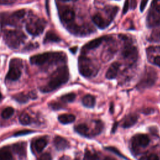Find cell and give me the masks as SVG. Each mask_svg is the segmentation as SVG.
Here are the masks:
<instances>
[{"mask_svg": "<svg viewBox=\"0 0 160 160\" xmlns=\"http://www.w3.org/2000/svg\"><path fill=\"white\" fill-rule=\"evenodd\" d=\"M69 79V70L67 66H64L56 69L51 75L48 84L41 88V91L48 92L55 90Z\"/></svg>", "mask_w": 160, "mask_h": 160, "instance_id": "obj_1", "label": "cell"}, {"mask_svg": "<svg viewBox=\"0 0 160 160\" xmlns=\"http://www.w3.org/2000/svg\"><path fill=\"white\" fill-rule=\"evenodd\" d=\"M66 59V54L62 52H44L32 56L30 62L33 64L42 65L46 62L57 63L64 62Z\"/></svg>", "mask_w": 160, "mask_h": 160, "instance_id": "obj_2", "label": "cell"}, {"mask_svg": "<svg viewBox=\"0 0 160 160\" xmlns=\"http://www.w3.org/2000/svg\"><path fill=\"white\" fill-rule=\"evenodd\" d=\"M26 36L21 31H8L4 33V39L11 48H17L24 41Z\"/></svg>", "mask_w": 160, "mask_h": 160, "instance_id": "obj_3", "label": "cell"}, {"mask_svg": "<svg viewBox=\"0 0 160 160\" xmlns=\"http://www.w3.org/2000/svg\"><path fill=\"white\" fill-rule=\"evenodd\" d=\"M78 68L80 74L86 78L92 76L96 71L90 59L84 56H81L79 58Z\"/></svg>", "mask_w": 160, "mask_h": 160, "instance_id": "obj_4", "label": "cell"}, {"mask_svg": "<svg viewBox=\"0 0 160 160\" xmlns=\"http://www.w3.org/2000/svg\"><path fill=\"white\" fill-rule=\"evenodd\" d=\"M20 67H22V61L19 59H12L9 62V69L7 73L6 79L16 81L21 76Z\"/></svg>", "mask_w": 160, "mask_h": 160, "instance_id": "obj_5", "label": "cell"}, {"mask_svg": "<svg viewBox=\"0 0 160 160\" xmlns=\"http://www.w3.org/2000/svg\"><path fill=\"white\" fill-rule=\"evenodd\" d=\"M157 79V74L153 69L146 71L143 78L141 79L137 87L139 89H145L149 88L155 83Z\"/></svg>", "mask_w": 160, "mask_h": 160, "instance_id": "obj_6", "label": "cell"}, {"mask_svg": "<svg viewBox=\"0 0 160 160\" xmlns=\"http://www.w3.org/2000/svg\"><path fill=\"white\" fill-rule=\"evenodd\" d=\"M45 22L42 19L32 20L26 24L27 31L33 36H38L41 34L44 29Z\"/></svg>", "mask_w": 160, "mask_h": 160, "instance_id": "obj_7", "label": "cell"}, {"mask_svg": "<svg viewBox=\"0 0 160 160\" xmlns=\"http://www.w3.org/2000/svg\"><path fill=\"white\" fill-rule=\"evenodd\" d=\"M138 54L137 48L129 44L125 45L122 52L123 58L130 61H135L138 58Z\"/></svg>", "mask_w": 160, "mask_h": 160, "instance_id": "obj_8", "label": "cell"}, {"mask_svg": "<svg viewBox=\"0 0 160 160\" xmlns=\"http://www.w3.org/2000/svg\"><path fill=\"white\" fill-rule=\"evenodd\" d=\"M149 143V138L146 134H136L132 138V146L134 149L139 147L145 148Z\"/></svg>", "mask_w": 160, "mask_h": 160, "instance_id": "obj_9", "label": "cell"}, {"mask_svg": "<svg viewBox=\"0 0 160 160\" xmlns=\"http://www.w3.org/2000/svg\"><path fill=\"white\" fill-rule=\"evenodd\" d=\"M61 19L66 22H71L75 17L74 11L69 8H64L60 13Z\"/></svg>", "mask_w": 160, "mask_h": 160, "instance_id": "obj_10", "label": "cell"}, {"mask_svg": "<svg viewBox=\"0 0 160 160\" xmlns=\"http://www.w3.org/2000/svg\"><path fill=\"white\" fill-rule=\"evenodd\" d=\"M54 144L56 148L59 151L64 150L69 147V142L61 136H56L54 138Z\"/></svg>", "mask_w": 160, "mask_h": 160, "instance_id": "obj_11", "label": "cell"}, {"mask_svg": "<svg viewBox=\"0 0 160 160\" xmlns=\"http://www.w3.org/2000/svg\"><path fill=\"white\" fill-rule=\"evenodd\" d=\"M147 24L149 27H154L160 24V16L156 12L150 11L147 17Z\"/></svg>", "mask_w": 160, "mask_h": 160, "instance_id": "obj_12", "label": "cell"}, {"mask_svg": "<svg viewBox=\"0 0 160 160\" xmlns=\"http://www.w3.org/2000/svg\"><path fill=\"white\" fill-rule=\"evenodd\" d=\"M119 66H120V64L118 62H113L111 65V66L108 68V71H106V78L108 79H114L117 76Z\"/></svg>", "mask_w": 160, "mask_h": 160, "instance_id": "obj_13", "label": "cell"}, {"mask_svg": "<svg viewBox=\"0 0 160 160\" xmlns=\"http://www.w3.org/2000/svg\"><path fill=\"white\" fill-rule=\"evenodd\" d=\"M138 116L136 114H131L128 115L123 120L122 126L124 128H128L134 126L138 121Z\"/></svg>", "mask_w": 160, "mask_h": 160, "instance_id": "obj_14", "label": "cell"}, {"mask_svg": "<svg viewBox=\"0 0 160 160\" xmlns=\"http://www.w3.org/2000/svg\"><path fill=\"white\" fill-rule=\"evenodd\" d=\"M104 37H101L89 41V42L85 44V46L83 47L82 50L83 51L90 50V49H92L96 48H98L102 42V41H104Z\"/></svg>", "mask_w": 160, "mask_h": 160, "instance_id": "obj_15", "label": "cell"}, {"mask_svg": "<svg viewBox=\"0 0 160 160\" xmlns=\"http://www.w3.org/2000/svg\"><path fill=\"white\" fill-rule=\"evenodd\" d=\"M12 149L19 156H24L26 154V145L24 142H19L12 146Z\"/></svg>", "mask_w": 160, "mask_h": 160, "instance_id": "obj_16", "label": "cell"}, {"mask_svg": "<svg viewBox=\"0 0 160 160\" xmlns=\"http://www.w3.org/2000/svg\"><path fill=\"white\" fill-rule=\"evenodd\" d=\"M92 21L100 29H104L109 24V22H106L104 19L99 14H95L92 17Z\"/></svg>", "mask_w": 160, "mask_h": 160, "instance_id": "obj_17", "label": "cell"}, {"mask_svg": "<svg viewBox=\"0 0 160 160\" xmlns=\"http://www.w3.org/2000/svg\"><path fill=\"white\" fill-rule=\"evenodd\" d=\"M47 144H48V139H46V138L42 137V138H39L36 139L34 143V149L36 150V152H40L46 146Z\"/></svg>", "mask_w": 160, "mask_h": 160, "instance_id": "obj_18", "label": "cell"}, {"mask_svg": "<svg viewBox=\"0 0 160 160\" xmlns=\"http://www.w3.org/2000/svg\"><path fill=\"white\" fill-rule=\"evenodd\" d=\"M82 103L85 107L93 108L96 103L95 98L91 94H87L82 99Z\"/></svg>", "mask_w": 160, "mask_h": 160, "instance_id": "obj_19", "label": "cell"}, {"mask_svg": "<svg viewBox=\"0 0 160 160\" xmlns=\"http://www.w3.org/2000/svg\"><path fill=\"white\" fill-rule=\"evenodd\" d=\"M75 118L74 115L71 114H62L58 116L59 121L63 124H69L74 122Z\"/></svg>", "mask_w": 160, "mask_h": 160, "instance_id": "obj_20", "label": "cell"}, {"mask_svg": "<svg viewBox=\"0 0 160 160\" xmlns=\"http://www.w3.org/2000/svg\"><path fill=\"white\" fill-rule=\"evenodd\" d=\"M75 131L80 135L85 137H89V128L85 124H79L74 127Z\"/></svg>", "mask_w": 160, "mask_h": 160, "instance_id": "obj_21", "label": "cell"}, {"mask_svg": "<svg viewBox=\"0 0 160 160\" xmlns=\"http://www.w3.org/2000/svg\"><path fill=\"white\" fill-rule=\"evenodd\" d=\"M61 41V38L53 31H48L44 38V42L47 43L49 42H58Z\"/></svg>", "mask_w": 160, "mask_h": 160, "instance_id": "obj_22", "label": "cell"}, {"mask_svg": "<svg viewBox=\"0 0 160 160\" xmlns=\"http://www.w3.org/2000/svg\"><path fill=\"white\" fill-rule=\"evenodd\" d=\"M12 158V154L8 148L0 149V160H9Z\"/></svg>", "mask_w": 160, "mask_h": 160, "instance_id": "obj_23", "label": "cell"}, {"mask_svg": "<svg viewBox=\"0 0 160 160\" xmlns=\"http://www.w3.org/2000/svg\"><path fill=\"white\" fill-rule=\"evenodd\" d=\"M13 98L20 103H25L28 101V96L24 93H19L13 96Z\"/></svg>", "mask_w": 160, "mask_h": 160, "instance_id": "obj_24", "label": "cell"}, {"mask_svg": "<svg viewBox=\"0 0 160 160\" xmlns=\"http://www.w3.org/2000/svg\"><path fill=\"white\" fill-rule=\"evenodd\" d=\"M31 120L28 114L26 112H22L19 116V122L23 125H28L30 124Z\"/></svg>", "mask_w": 160, "mask_h": 160, "instance_id": "obj_25", "label": "cell"}, {"mask_svg": "<svg viewBox=\"0 0 160 160\" xmlns=\"http://www.w3.org/2000/svg\"><path fill=\"white\" fill-rule=\"evenodd\" d=\"M75 98H76V94L73 92L64 94L61 97V101H62L63 102H72L75 99Z\"/></svg>", "mask_w": 160, "mask_h": 160, "instance_id": "obj_26", "label": "cell"}, {"mask_svg": "<svg viewBox=\"0 0 160 160\" xmlns=\"http://www.w3.org/2000/svg\"><path fill=\"white\" fill-rule=\"evenodd\" d=\"M13 113H14V109L11 107H8L2 111L1 113V116L4 119H8L12 116Z\"/></svg>", "mask_w": 160, "mask_h": 160, "instance_id": "obj_27", "label": "cell"}, {"mask_svg": "<svg viewBox=\"0 0 160 160\" xmlns=\"http://www.w3.org/2000/svg\"><path fill=\"white\" fill-rule=\"evenodd\" d=\"M102 128H103L102 122L101 121H97L96 122L95 127H94L93 132H92V134H93L94 136L99 134L102 131Z\"/></svg>", "mask_w": 160, "mask_h": 160, "instance_id": "obj_28", "label": "cell"}, {"mask_svg": "<svg viewBox=\"0 0 160 160\" xmlns=\"http://www.w3.org/2000/svg\"><path fill=\"white\" fill-rule=\"evenodd\" d=\"M105 149H106L107 151H111V152H113L114 154H116L117 156H119V157H121V158H122L126 159V158L125 156H123V154H122L119 152V151L118 149H116V148H114V147L109 146V147H106V148H105Z\"/></svg>", "mask_w": 160, "mask_h": 160, "instance_id": "obj_29", "label": "cell"}, {"mask_svg": "<svg viewBox=\"0 0 160 160\" xmlns=\"http://www.w3.org/2000/svg\"><path fill=\"white\" fill-rule=\"evenodd\" d=\"M12 15L16 19H21L25 15V11L24 9L18 10V11L14 12Z\"/></svg>", "mask_w": 160, "mask_h": 160, "instance_id": "obj_30", "label": "cell"}, {"mask_svg": "<svg viewBox=\"0 0 160 160\" xmlns=\"http://www.w3.org/2000/svg\"><path fill=\"white\" fill-rule=\"evenodd\" d=\"M84 159H97L98 157L96 154L92 153L89 150H86L84 154Z\"/></svg>", "mask_w": 160, "mask_h": 160, "instance_id": "obj_31", "label": "cell"}, {"mask_svg": "<svg viewBox=\"0 0 160 160\" xmlns=\"http://www.w3.org/2000/svg\"><path fill=\"white\" fill-rule=\"evenodd\" d=\"M32 132V131H30V130H22L20 131H18L14 133V136H22V135H26L28 134L29 133H31Z\"/></svg>", "mask_w": 160, "mask_h": 160, "instance_id": "obj_32", "label": "cell"}, {"mask_svg": "<svg viewBox=\"0 0 160 160\" xmlns=\"http://www.w3.org/2000/svg\"><path fill=\"white\" fill-rule=\"evenodd\" d=\"M141 159H149V160H157L159 159V157L158 155L155 154H151L149 156L147 157H142L141 158Z\"/></svg>", "mask_w": 160, "mask_h": 160, "instance_id": "obj_33", "label": "cell"}, {"mask_svg": "<svg viewBox=\"0 0 160 160\" xmlns=\"http://www.w3.org/2000/svg\"><path fill=\"white\" fill-rule=\"evenodd\" d=\"M50 106L52 108V109H55V110L59 109L62 108V105L59 102H52V103L50 104Z\"/></svg>", "mask_w": 160, "mask_h": 160, "instance_id": "obj_34", "label": "cell"}, {"mask_svg": "<svg viewBox=\"0 0 160 160\" xmlns=\"http://www.w3.org/2000/svg\"><path fill=\"white\" fill-rule=\"evenodd\" d=\"M148 1H149V0H141V3H140V11H141V12H142V11L144 10V9H145V8H146V4H147Z\"/></svg>", "mask_w": 160, "mask_h": 160, "instance_id": "obj_35", "label": "cell"}, {"mask_svg": "<svg viewBox=\"0 0 160 160\" xmlns=\"http://www.w3.org/2000/svg\"><path fill=\"white\" fill-rule=\"evenodd\" d=\"M129 9V0H126L123 7V14H126Z\"/></svg>", "mask_w": 160, "mask_h": 160, "instance_id": "obj_36", "label": "cell"}, {"mask_svg": "<svg viewBox=\"0 0 160 160\" xmlns=\"http://www.w3.org/2000/svg\"><path fill=\"white\" fill-rule=\"evenodd\" d=\"M40 159H43V160H45V159H51V155H50L49 153H44V154H43L40 157Z\"/></svg>", "mask_w": 160, "mask_h": 160, "instance_id": "obj_37", "label": "cell"}, {"mask_svg": "<svg viewBox=\"0 0 160 160\" xmlns=\"http://www.w3.org/2000/svg\"><path fill=\"white\" fill-rule=\"evenodd\" d=\"M154 63L158 66H160V56H156L154 59Z\"/></svg>", "mask_w": 160, "mask_h": 160, "instance_id": "obj_38", "label": "cell"}, {"mask_svg": "<svg viewBox=\"0 0 160 160\" xmlns=\"http://www.w3.org/2000/svg\"><path fill=\"white\" fill-rule=\"evenodd\" d=\"M153 112H154V109L152 108H147L143 111V112L145 114H149Z\"/></svg>", "mask_w": 160, "mask_h": 160, "instance_id": "obj_39", "label": "cell"}, {"mask_svg": "<svg viewBox=\"0 0 160 160\" xmlns=\"http://www.w3.org/2000/svg\"><path fill=\"white\" fill-rule=\"evenodd\" d=\"M154 8H155L156 11L160 13V2H158V3L157 2V3L155 4Z\"/></svg>", "mask_w": 160, "mask_h": 160, "instance_id": "obj_40", "label": "cell"}, {"mask_svg": "<svg viewBox=\"0 0 160 160\" xmlns=\"http://www.w3.org/2000/svg\"><path fill=\"white\" fill-rule=\"evenodd\" d=\"M10 0H0V4H5L10 3Z\"/></svg>", "mask_w": 160, "mask_h": 160, "instance_id": "obj_41", "label": "cell"}, {"mask_svg": "<svg viewBox=\"0 0 160 160\" xmlns=\"http://www.w3.org/2000/svg\"><path fill=\"white\" fill-rule=\"evenodd\" d=\"M118 122H115L114 124H113V127L112 128V132H114L116 130V128L118 127Z\"/></svg>", "mask_w": 160, "mask_h": 160, "instance_id": "obj_42", "label": "cell"}, {"mask_svg": "<svg viewBox=\"0 0 160 160\" xmlns=\"http://www.w3.org/2000/svg\"><path fill=\"white\" fill-rule=\"evenodd\" d=\"M77 49H78V48H77L76 46H75V47H73V48H70L69 50H70L71 52H73V53H75L76 51V50H77Z\"/></svg>", "mask_w": 160, "mask_h": 160, "instance_id": "obj_43", "label": "cell"}, {"mask_svg": "<svg viewBox=\"0 0 160 160\" xmlns=\"http://www.w3.org/2000/svg\"><path fill=\"white\" fill-rule=\"evenodd\" d=\"M60 1H68L69 0H60Z\"/></svg>", "mask_w": 160, "mask_h": 160, "instance_id": "obj_44", "label": "cell"}, {"mask_svg": "<svg viewBox=\"0 0 160 160\" xmlns=\"http://www.w3.org/2000/svg\"><path fill=\"white\" fill-rule=\"evenodd\" d=\"M1 98H2V95H1V93L0 92V99H1Z\"/></svg>", "mask_w": 160, "mask_h": 160, "instance_id": "obj_45", "label": "cell"}, {"mask_svg": "<svg viewBox=\"0 0 160 160\" xmlns=\"http://www.w3.org/2000/svg\"><path fill=\"white\" fill-rule=\"evenodd\" d=\"M72 1H78V0H72Z\"/></svg>", "mask_w": 160, "mask_h": 160, "instance_id": "obj_46", "label": "cell"}]
</instances>
